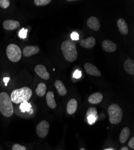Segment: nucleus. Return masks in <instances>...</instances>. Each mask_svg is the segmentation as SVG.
<instances>
[{
  "label": "nucleus",
  "mask_w": 134,
  "mask_h": 150,
  "mask_svg": "<svg viewBox=\"0 0 134 150\" xmlns=\"http://www.w3.org/2000/svg\"><path fill=\"white\" fill-rule=\"evenodd\" d=\"M33 94L32 90L27 86L15 90L10 95L11 100L16 104L28 102Z\"/></svg>",
  "instance_id": "1"
},
{
  "label": "nucleus",
  "mask_w": 134,
  "mask_h": 150,
  "mask_svg": "<svg viewBox=\"0 0 134 150\" xmlns=\"http://www.w3.org/2000/svg\"><path fill=\"white\" fill-rule=\"evenodd\" d=\"M62 53L69 62H74L78 58V52L75 44L72 40H65L61 46Z\"/></svg>",
  "instance_id": "2"
},
{
  "label": "nucleus",
  "mask_w": 134,
  "mask_h": 150,
  "mask_svg": "<svg viewBox=\"0 0 134 150\" xmlns=\"http://www.w3.org/2000/svg\"><path fill=\"white\" fill-rule=\"evenodd\" d=\"M0 112L6 117H10L13 114V106L10 97L6 92L0 93Z\"/></svg>",
  "instance_id": "3"
},
{
  "label": "nucleus",
  "mask_w": 134,
  "mask_h": 150,
  "mask_svg": "<svg viewBox=\"0 0 134 150\" xmlns=\"http://www.w3.org/2000/svg\"><path fill=\"white\" fill-rule=\"evenodd\" d=\"M108 112L109 121L113 124L120 123L123 118V111L120 106L117 104H112L108 107Z\"/></svg>",
  "instance_id": "4"
},
{
  "label": "nucleus",
  "mask_w": 134,
  "mask_h": 150,
  "mask_svg": "<svg viewBox=\"0 0 134 150\" xmlns=\"http://www.w3.org/2000/svg\"><path fill=\"white\" fill-rule=\"evenodd\" d=\"M6 54L9 60L17 62L21 59L22 51L20 47L15 44H10L6 49Z\"/></svg>",
  "instance_id": "5"
},
{
  "label": "nucleus",
  "mask_w": 134,
  "mask_h": 150,
  "mask_svg": "<svg viewBox=\"0 0 134 150\" xmlns=\"http://www.w3.org/2000/svg\"><path fill=\"white\" fill-rule=\"evenodd\" d=\"M50 130V124L46 120H43L40 122L36 127V132L38 136L41 138H45L49 133Z\"/></svg>",
  "instance_id": "6"
},
{
  "label": "nucleus",
  "mask_w": 134,
  "mask_h": 150,
  "mask_svg": "<svg viewBox=\"0 0 134 150\" xmlns=\"http://www.w3.org/2000/svg\"><path fill=\"white\" fill-rule=\"evenodd\" d=\"M34 71L39 77L41 78L48 80L50 78V74L47 71L46 68L42 64H38L35 66Z\"/></svg>",
  "instance_id": "7"
},
{
  "label": "nucleus",
  "mask_w": 134,
  "mask_h": 150,
  "mask_svg": "<svg viewBox=\"0 0 134 150\" xmlns=\"http://www.w3.org/2000/svg\"><path fill=\"white\" fill-rule=\"evenodd\" d=\"M84 69L86 71L87 73V74L90 75H92V76H95L97 77H99L101 76V72L99 71V70L97 69L95 66H94L92 64L87 63L85 64L84 65Z\"/></svg>",
  "instance_id": "8"
},
{
  "label": "nucleus",
  "mask_w": 134,
  "mask_h": 150,
  "mask_svg": "<svg viewBox=\"0 0 134 150\" xmlns=\"http://www.w3.org/2000/svg\"><path fill=\"white\" fill-rule=\"evenodd\" d=\"M87 25L93 31H98L101 28L100 21L95 16H91L87 19Z\"/></svg>",
  "instance_id": "9"
},
{
  "label": "nucleus",
  "mask_w": 134,
  "mask_h": 150,
  "mask_svg": "<svg viewBox=\"0 0 134 150\" xmlns=\"http://www.w3.org/2000/svg\"><path fill=\"white\" fill-rule=\"evenodd\" d=\"M40 49L38 46H28L24 47L22 51L23 55L26 57H30L33 55L37 54L39 52Z\"/></svg>",
  "instance_id": "10"
},
{
  "label": "nucleus",
  "mask_w": 134,
  "mask_h": 150,
  "mask_svg": "<svg viewBox=\"0 0 134 150\" xmlns=\"http://www.w3.org/2000/svg\"><path fill=\"white\" fill-rule=\"evenodd\" d=\"M87 118L90 124H93L97 119V111L94 107H90L87 111Z\"/></svg>",
  "instance_id": "11"
},
{
  "label": "nucleus",
  "mask_w": 134,
  "mask_h": 150,
  "mask_svg": "<svg viewBox=\"0 0 134 150\" xmlns=\"http://www.w3.org/2000/svg\"><path fill=\"white\" fill-rule=\"evenodd\" d=\"M20 26V23L17 21L6 20L3 22V27L5 30L8 31H12L17 29Z\"/></svg>",
  "instance_id": "12"
},
{
  "label": "nucleus",
  "mask_w": 134,
  "mask_h": 150,
  "mask_svg": "<svg viewBox=\"0 0 134 150\" xmlns=\"http://www.w3.org/2000/svg\"><path fill=\"white\" fill-rule=\"evenodd\" d=\"M102 46L105 52L109 53L115 52L117 49L116 45L112 41L109 40H104L102 43Z\"/></svg>",
  "instance_id": "13"
},
{
  "label": "nucleus",
  "mask_w": 134,
  "mask_h": 150,
  "mask_svg": "<svg viewBox=\"0 0 134 150\" xmlns=\"http://www.w3.org/2000/svg\"><path fill=\"white\" fill-rule=\"evenodd\" d=\"M79 44L83 47L90 49L92 48L96 45V39L93 37H90L87 39H83L79 42Z\"/></svg>",
  "instance_id": "14"
},
{
  "label": "nucleus",
  "mask_w": 134,
  "mask_h": 150,
  "mask_svg": "<svg viewBox=\"0 0 134 150\" xmlns=\"http://www.w3.org/2000/svg\"><path fill=\"white\" fill-rule=\"evenodd\" d=\"M78 108V102L75 98H72L67 105V112L69 115L74 114Z\"/></svg>",
  "instance_id": "15"
},
{
  "label": "nucleus",
  "mask_w": 134,
  "mask_h": 150,
  "mask_svg": "<svg viewBox=\"0 0 134 150\" xmlns=\"http://www.w3.org/2000/svg\"><path fill=\"white\" fill-rule=\"evenodd\" d=\"M117 27L120 33L123 35L128 34L129 32V30H128V24L126 22V21L123 19L120 18L117 21Z\"/></svg>",
  "instance_id": "16"
},
{
  "label": "nucleus",
  "mask_w": 134,
  "mask_h": 150,
  "mask_svg": "<svg viewBox=\"0 0 134 150\" xmlns=\"http://www.w3.org/2000/svg\"><path fill=\"white\" fill-rule=\"evenodd\" d=\"M54 85L59 95H60L61 96H65L67 94V90L63 82L62 81H60V80L55 81L54 82Z\"/></svg>",
  "instance_id": "17"
},
{
  "label": "nucleus",
  "mask_w": 134,
  "mask_h": 150,
  "mask_svg": "<svg viewBox=\"0 0 134 150\" xmlns=\"http://www.w3.org/2000/svg\"><path fill=\"white\" fill-rule=\"evenodd\" d=\"M103 100V95L101 93H94L89 97V102L91 104H99Z\"/></svg>",
  "instance_id": "18"
},
{
  "label": "nucleus",
  "mask_w": 134,
  "mask_h": 150,
  "mask_svg": "<svg viewBox=\"0 0 134 150\" xmlns=\"http://www.w3.org/2000/svg\"><path fill=\"white\" fill-rule=\"evenodd\" d=\"M46 102L48 106L51 109H55L57 107V103L54 98V94L52 91H49L46 94Z\"/></svg>",
  "instance_id": "19"
},
{
  "label": "nucleus",
  "mask_w": 134,
  "mask_h": 150,
  "mask_svg": "<svg viewBox=\"0 0 134 150\" xmlns=\"http://www.w3.org/2000/svg\"><path fill=\"white\" fill-rule=\"evenodd\" d=\"M130 134V130L129 127H125L121 130L120 135V141L121 144H125L128 141Z\"/></svg>",
  "instance_id": "20"
},
{
  "label": "nucleus",
  "mask_w": 134,
  "mask_h": 150,
  "mask_svg": "<svg viewBox=\"0 0 134 150\" xmlns=\"http://www.w3.org/2000/svg\"><path fill=\"white\" fill-rule=\"evenodd\" d=\"M124 69L127 73L132 75L134 74V62L130 59H128L125 61Z\"/></svg>",
  "instance_id": "21"
},
{
  "label": "nucleus",
  "mask_w": 134,
  "mask_h": 150,
  "mask_svg": "<svg viewBox=\"0 0 134 150\" xmlns=\"http://www.w3.org/2000/svg\"><path fill=\"white\" fill-rule=\"evenodd\" d=\"M46 85L45 83L41 82L38 84L37 88L35 90V93L39 97L43 96L46 92Z\"/></svg>",
  "instance_id": "22"
},
{
  "label": "nucleus",
  "mask_w": 134,
  "mask_h": 150,
  "mask_svg": "<svg viewBox=\"0 0 134 150\" xmlns=\"http://www.w3.org/2000/svg\"><path fill=\"white\" fill-rule=\"evenodd\" d=\"M20 109L22 112H30V110H31V105L28 103L27 102L22 103L20 105Z\"/></svg>",
  "instance_id": "23"
},
{
  "label": "nucleus",
  "mask_w": 134,
  "mask_h": 150,
  "mask_svg": "<svg viewBox=\"0 0 134 150\" xmlns=\"http://www.w3.org/2000/svg\"><path fill=\"white\" fill-rule=\"evenodd\" d=\"M34 4L37 6H44L50 4L52 1L51 0H34Z\"/></svg>",
  "instance_id": "24"
},
{
  "label": "nucleus",
  "mask_w": 134,
  "mask_h": 150,
  "mask_svg": "<svg viewBox=\"0 0 134 150\" xmlns=\"http://www.w3.org/2000/svg\"><path fill=\"white\" fill-rule=\"evenodd\" d=\"M10 1L9 0H0V7L2 8H7L9 7Z\"/></svg>",
  "instance_id": "25"
},
{
  "label": "nucleus",
  "mask_w": 134,
  "mask_h": 150,
  "mask_svg": "<svg viewBox=\"0 0 134 150\" xmlns=\"http://www.w3.org/2000/svg\"><path fill=\"white\" fill-rule=\"evenodd\" d=\"M27 29L22 28L19 33V36L21 39H26L27 35Z\"/></svg>",
  "instance_id": "26"
},
{
  "label": "nucleus",
  "mask_w": 134,
  "mask_h": 150,
  "mask_svg": "<svg viewBox=\"0 0 134 150\" xmlns=\"http://www.w3.org/2000/svg\"><path fill=\"white\" fill-rule=\"evenodd\" d=\"M12 150H27L25 146H22L19 144H15L12 146Z\"/></svg>",
  "instance_id": "27"
},
{
  "label": "nucleus",
  "mask_w": 134,
  "mask_h": 150,
  "mask_svg": "<svg viewBox=\"0 0 134 150\" xmlns=\"http://www.w3.org/2000/svg\"><path fill=\"white\" fill-rule=\"evenodd\" d=\"M71 39L73 40H78L79 39V34L76 32H74L71 34Z\"/></svg>",
  "instance_id": "28"
},
{
  "label": "nucleus",
  "mask_w": 134,
  "mask_h": 150,
  "mask_svg": "<svg viewBox=\"0 0 134 150\" xmlns=\"http://www.w3.org/2000/svg\"><path fill=\"white\" fill-rule=\"evenodd\" d=\"M81 75H82L81 71L78 70H75V71L74 73V77L76 79H79V78H81Z\"/></svg>",
  "instance_id": "29"
},
{
  "label": "nucleus",
  "mask_w": 134,
  "mask_h": 150,
  "mask_svg": "<svg viewBox=\"0 0 134 150\" xmlns=\"http://www.w3.org/2000/svg\"><path fill=\"white\" fill-rule=\"evenodd\" d=\"M128 145L132 149L134 148V137H132L130 140L129 141Z\"/></svg>",
  "instance_id": "30"
},
{
  "label": "nucleus",
  "mask_w": 134,
  "mask_h": 150,
  "mask_svg": "<svg viewBox=\"0 0 134 150\" xmlns=\"http://www.w3.org/2000/svg\"><path fill=\"white\" fill-rule=\"evenodd\" d=\"M9 80H10V78H9V77H7V78H4L3 79V81H4V82L5 83V84H6V86L7 85V83H8V82L9 81Z\"/></svg>",
  "instance_id": "31"
},
{
  "label": "nucleus",
  "mask_w": 134,
  "mask_h": 150,
  "mask_svg": "<svg viewBox=\"0 0 134 150\" xmlns=\"http://www.w3.org/2000/svg\"><path fill=\"white\" fill-rule=\"evenodd\" d=\"M121 150H129V149L127 146H123L122 148L121 149Z\"/></svg>",
  "instance_id": "32"
},
{
  "label": "nucleus",
  "mask_w": 134,
  "mask_h": 150,
  "mask_svg": "<svg viewBox=\"0 0 134 150\" xmlns=\"http://www.w3.org/2000/svg\"><path fill=\"white\" fill-rule=\"evenodd\" d=\"M104 150H115L114 148H106V149H105Z\"/></svg>",
  "instance_id": "33"
},
{
  "label": "nucleus",
  "mask_w": 134,
  "mask_h": 150,
  "mask_svg": "<svg viewBox=\"0 0 134 150\" xmlns=\"http://www.w3.org/2000/svg\"><path fill=\"white\" fill-rule=\"evenodd\" d=\"M79 150H86V149H84V148H81Z\"/></svg>",
  "instance_id": "34"
},
{
  "label": "nucleus",
  "mask_w": 134,
  "mask_h": 150,
  "mask_svg": "<svg viewBox=\"0 0 134 150\" xmlns=\"http://www.w3.org/2000/svg\"><path fill=\"white\" fill-rule=\"evenodd\" d=\"M59 150H62V149H59Z\"/></svg>",
  "instance_id": "35"
}]
</instances>
